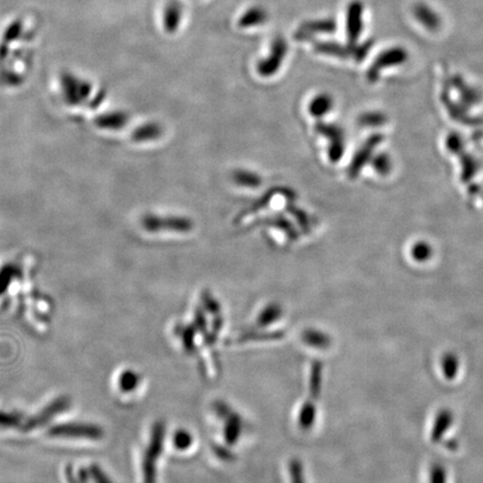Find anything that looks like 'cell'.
Returning a JSON list of instances; mask_svg holds the SVG:
<instances>
[{
    "instance_id": "6da1fadb",
    "label": "cell",
    "mask_w": 483,
    "mask_h": 483,
    "mask_svg": "<svg viewBox=\"0 0 483 483\" xmlns=\"http://www.w3.org/2000/svg\"><path fill=\"white\" fill-rule=\"evenodd\" d=\"M373 47L371 40H366L363 43L342 44L334 40L317 42L313 44V48L317 53L328 57H338V59H351L354 61L361 62L367 57Z\"/></svg>"
},
{
    "instance_id": "7a4b0ae2",
    "label": "cell",
    "mask_w": 483,
    "mask_h": 483,
    "mask_svg": "<svg viewBox=\"0 0 483 483\" xmlns=\"http://www.w3.org/2000/svg\"><path fill=\"white\" fill-rule=\"evenodd\" d=\"M288 42L283 37H277L271 45L270 54L257 63V71L263 78L277 74L288 55Z\"/></svg>"
},
{
    "instance_id": "3957f363",
    "label": "cell",
    "mask_w": 483,
    "mask_h": 483,
    "mask_svg": "<svg viewBox=\"0 0 483 483\" xmlns=\"http://www.w3.org/2000/svg\"><path fill=\"white\" fill-rule=\"evenodd\" d=\"M406 59H407V52L404 48L392 47L390 50H386V51L379 54L374 63L371 65L368 71H367V74H366V78L368 82H376L384 69L403 64Z\"/></svg>"
},
{
    "instance_id": "277c9868",
    "label": "cell",
    "mask_w": 483,
    "mask_h": 483,
    "mask_svg": "<svg viewBox=\"0 0 483 483\" xmlns=\"http://www.w3.org/2000/svg\"><path fill=\"white\" fill-rule=\"evenodd\" d=\"M337 30V23L334 18L311 19L302 23L294 32V40L307 42L317 35L332 34Z\"/></svg>"
},
{
    "instance_id": "5b68a950",
    "label": "cell",
    "mask_w": 483,
    "mask_h": 483,
    "mask_svg": "<svg viewBox=\"0 0 483 483\" xmlns=\"http://www.w3.org/2000/svg\"><path fill=\"white\" fill-rule=\"evenodd\" d=\"M315 131L329 140V159L332 163H338L344 156V136L342 128L336 124L317 122Z\"/></svg>"
},
{
    "instance_id": "8992f818",
    "label": "cell",
    "mask_w": 483,
    "mask_h": 483,
    "mask_svg": "<svg viewBox=\"0 0 483 483\" xmlns=\"http://www.w3.org/2000/svg\"><path fill=\"white\" fill-rule=\"evenodd\" d=\"M363 4L354 0L348 5L346 11V33L349 43H358L363 30Z\"/></svg>"
},
{
    "instance_id": "52a82bcc",
    "label": "cell",
    "mask_w": 483,
    "mask_h": 483,
    "mask_svg": "<svg viewBox=\"0 0 483 483\" xmlns=\"http://www.w3.org/2000/svg\"><path fill=\"white\" fill-rule=\"evenodd\" d=\"M382 139L383 136L380 134H374L363 144L361 149L358 150L353 161L350 163L349 168H348V176L350 178L355 179L358 175L361 174L363 165L368 163L369 159L373 156V151L378 146L379 142L382 141Z\"/></svg>"
},
{
    "instance_id": "ba28073f",
    "label": "cell",
    "mask_w": 483,
    "mask_h": 483,
    "mask_svg": "<svg viewBox=\"0 0 483 483\" xmlns=\"http://www.w3.org/2000/svg\"><path fill=\"white\" fill-rule=\"evenodd\" d=\"M269 19V13L261 6H253L248 8L238 19V26L240 28H253L265 24Z\"/></svg>"
},
{
    "instance_id": "9c48e42d",
    "label": "cell",
    "mask_w": 483,
    "mask_h": 483,
    "mask_svg": "<svg viewBox=\"0 0 483 483\" xmlns=\"http://www.w3.org/2000/svg\"><path fill=\"white\" fill-rule=\"evenodd\" d=\"M334 101L328 94H319L311 100L309 105V112L315 118H320L332 109Z\"/></svg>"
},
{
    "instance_id": "30bf717a",
    "label": "cell",
    "mask_w": 483,
    "mask_h": 483,
    "mask_svg": "<svg viewBox=\"0 0 483 483\" xmlns=\"http://www.w3.org/2000/svg\"><path fill=\"white\" fill-rule=\"evenodd\" d=\"M414 15L417 17V21L423 26H425V28H427V30H434L438 26V21L436 13L432 9L429 8L424 4H419V5L415 6Z\"/></svg>"
},
{
    "instance_id": "8fae6325",
    "label": "cell",
    "mask_w": 483,
    "mask_h": 483,
    "mask_svg": "<svg viewBox=\"0 0 483 483\" xmlns=\"http://www.w3.org/2000/svg\"><path fill=\"white\" fill-rule=\"evenodd\" d=\"M234 178L238 184L248 186V187H257L261 184V180H260L261 178H259V176L248 171H238L234 175Z\"/></svg>"
},
{
    "instance_id": "7c38bea8",
    "label": "cell",
    "mask_w": 483,
    "mask_h": 483,
    "mask_svg": "<svg viewBox=\"0 0 483 483\" xmlns=\"http://www.w3.org/2000/svg\"><path fill=\"white\" fill-rule=\"evenodd\" d=\"M303 339L307 344L315 346V347H327L330 344L328 338L323 334H319L315 331H308L303 334Z\"/></svg>"
},
{
    "instance_id": "4fadbf2b",
    "label": "cell",
    "mask_w": 483,
    "mask_h": 483,
    "mask_svg": "<svg viewBox=\"0 0 483 483\" xmlns=\"http://www.w3.org/2000/svg\"><path fill=\"white\" fill-rule=\"evenodd\" d=\"M315 409L313 404H305L300 412V424L303 427H309L315 422Z\"/></svg>"
},
{
    "instance_id": "5bb4252c",
    "label": "cell",
    "mask_w": 483,
    "mask_h": 483,
    "mask_svg": "<svg viewBox=\"0 0 483 483\" xmlns=\"http://www.w3.org/2000/svg\"><path fill=\"white\" fill-rule=\"evenodd\" d=\"M182 7L178 5L171 6L170 9H169L168 18H167V23H168V28L170 30H177L179 23L182 21Z\"/></svg>"
},
{
    "instance_id": "9a60e30c",
    "label": "cell",
    "mask_w": 483,
    "mask_h": 483,
    "mask_svg": "<svg viewBox=\"0 0 483 483\" xmlns=\"http://www.w3.org/2000/svg\"><path fill=\"white\" fill-rule=\"evenodd\" d=\"M281 310L278 305H270L267 307V309L262 313L261 317L259 319V323L261 325H269V323L272 322L275 319H278L280 317Z\"/></svg>"
},
{
    "instance_id": "2e32d148",
    "label": "cell",
    "mask_w": 483,
    "mask_h": 483,
    "mask_svg": "<svg viewBox=\"0 0 483 483\" xmlns=\"http://www.w3.org/2000/svg\"><path fill=\"white\" fill-rule=\"evenodd\" d=\"M373 165L377 173L380 175H388L390 170V161L386 155H379L373 161Z\"/></svg>"
},
{
    "instance_id": "e0dca14e",
    "label": "cell",
    "mask_w": 483,
    "mask_h": 483,
    "mask_svg": "<svg viewBox=\"0 0 483 483\" xmlns=\"http://www.w3.org/2000/svg\"><path fill=\"white\" fill-rule=\"evenodd\" d=\"M384 121V115L377 112L365 113V115H361V124L366 127L379 126V124H382Z\"/></svg>"
},
{
    "instance_id": "ac0fdd59",
    "label": "cell",
    "mask_w": 483,
    "mask_h": 483,
    "mask_svg": "<svg viewBox=\"0 0 483 483\" xmlns=\"http://www.w3.org/2000/svg\"><path fill=\"white\" fill-rule=\"evenodd\" d=\"M321 383V366L319 363H315L313 366V373H311V383H310V388L313 392V395H318L319 390H320Z\"/></svg>"
},
{
    "instance_id": "d6986e66",
    "label": "cell",
    "mask_w": 483,
    "mask_h": 483,
    "mask_svg": "<svg viewBox=\"0 0 483 483\" xmlns=\"http://www.w3.org/2000/svg\"><path fill=\"white\" fill-rule=\"evenodd\" d=\"M176 442L179 448H185V446H190V436H187L186 433H179L178 436H177Z\"/></svg>"
}]
</instances>
